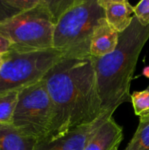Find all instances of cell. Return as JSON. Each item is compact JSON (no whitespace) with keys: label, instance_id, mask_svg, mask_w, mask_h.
Returning <instances> with one entry per match:
<instances>
[{"label":"cell","instance_id":"1","mask_svg":"<svg viewBox=\"0 0 149 150\" xmlns=\"http://www.w3.org/2000/svg\"><path fill=\"white\" fill-rule=\"evenodd\" d=\"M42 80L53 104L51 128L43 141L61 137L80 126L93 122L105 113L90 54L65 56L48 70Z\"/></svg>","mask_w":149,"mask_h":150},{"label":"cell","instance_id":"2","mask_svg":"<svg viewBox=\"0 0 149 150\" xmlns=\"http://www.w3.org/2000/svg\"><path fill=\"white\" fill-rule=\"evenodd\" d=\"M148 39L149 26H143L134 16L130 26L119 34L118 45L112 53L91 57L105 112L113 114L121 104L131 102V82L139 56Z\"/></svg>","mask_w":149,"mask_h":150},{"label":"cell","instance_id":"3","mask_svg":"<svg viewBox=\"0 0 149 150\" xmlns=\"http://www.w3.org/2000/svg\"><path fill=\"white\" fill-rule=\"evenodd\" d=\"M104 18L98 0H74L56 22L53 48L66 56L89 55L92 34Z\"/></svg>","mask_w":149,"mask_h":150},{"label":"cell","instance_id":"4","mask_svg":"<svg viewBox=\"0 0 149 150\" xmlns=\"http://www.w3.org/2000/svg\"><path fill=\"white\" fill-rule=\"evenodd\" d=\"M55 22L45 0L0 23V34L12 49L23 51L53 48Z\"/></svg>","mask_w":149,"mask_h":150},{"label":"cell","instance_id":"5","mask_svg":"<svg viewBox=\"0 0 149 150\" xmlns=\"http://www.w3.org/2000/svg\"><path fill=\"white\" fill-rule=\"evenodd\" d=\"M65 56V53L54 48L32 51L11 48L5 53L0 67V93L21 89L42 80Z\"/></svg>","mask_w":149,"mask_h":150},{"label":"cell","instance_id":"6","mask_svg":"<svg viewBox=\"0 0 149 150\" xmlns=\"http://www.w3.org/2000/svg\"><path fill=\"white\" fill-rule=\"evenodd\" d=\"M53 120V104L43 80L20 89L12 125L38 142L47 138Z\"/></svg>","mask_w":149,"mask_h":150},{"label":"cell","instance_id":"7","mask_svg":"<svg viewBox=\"0 0 149 150\" xmlns=\"http://www.w3.org/2000/svg\"><path fill=\"white\" fill-rule=\"evenodd\" d=\"M110 116L112 113L105 112L93 122L80 126L61 137L37 142L34 150H84L89 139Z\"/></svg>","mask_w":149,"mask_h":150},{"label":"cell","instance_id":"8","mask_svg":"<svg viewBox=\"0 0 149 150\" xmlns=\"http://www.w3.org/2000/svg\"><path fill=\"white\" fill-rule=\"evenodd\" d=\"M123 139V127L110 116L89 139L84 150H112L118 147Z\"/></svg>","mask_w":149,"mask_h":150},{"label":"cell","instance_id":"9","mask_svg":"<svg viewBox=\"0 0 149 150\" xmlns=\"http://www.w3.org/2000/svg\"><path fill=\"white\" fill-rule=\"evenodd\" d=\"M107 23L118 33H122L134 18L133 6L127 0H98Z\"/></svg>","mask_w":149,"mask_h":150},{"label":"cell","instance_id":"10","mask_svg":"<svg viewBox=\"0 0 149 150\" xmlns=\"http://www.w3.org/2000/svg\"><path fill=\"white\" fill-rule=\"evenodd\" d=\"M119 33L112 29L105 18L100 21L91 35L89 53L91 57H100L112 53L118 42Z\"/></svg>","mask_w":149,"mask_h":150},{"label":"cell","instance_id":"11","mask_svg":"<svg viewBox=\"0 0 149 150\" xmlns=\"http://www.w3.org/2000/svg\"><path fill=\"white\" fill-rule=\"evenodd\" d=\"M37 142L12 124L0 125V150H34Z\"/></svg>","mask_w":149,"mask_h":150},{"label":"cell","instance_id":"12","mask_svg":"<svg viewBox=\"0 0 149 150\" xmlns=\"http://www.w3.org/2000/svg\"><path fill=\"white\" fill-rule=\"evenodd\" d=\"M20 89L0 93V125L12 124Z\"/></svg>","mask_w":149,"mask_h":150},{"label":"cell","instance_id":"13","mask_svg":"<svg viewBox=\"0 0 149 150\" xmlns=\"http://www.w3.org/2000/svg\"><path fill=\"white\" fill-rule=\"evenodd\" d=\"M124 150H149V117L140 118L138 127Z\"/></svg>","mask_w":149,"mask_h":150},{"label":"cell","instance_id":"14","mask_svg":"<svg viewBox=\"0 0 149 150\" xmlns=\"http://www.w3.org/2000/svg\"><path fill=\"white\" fill-rule=\"evenodd\" d=\"M131 103H132L134 114L140 118L149 117V92L136 91L131 94Z\"/></svg>","mask_w":149,"mask_h":150},{"label":"cell","instance_id":"15","mask_svg":"<svg viewBox=\"0 0 149 150\" xmlns=\"http://www.w3.org/2000/svg\"><path fill=\"white\" fill-rule=\"evenodd\" d=\"M74 0H45L55 23L61 14L74 2Z\"/></svg>","mask_w":149,"mask_h":150},{"label":"cell","instance_id":"16","mask_svg":"<svg viewBox=\"0 0 149 150\" xmlns=\"http://www.w3.org/2000/svg\"><path fill=\"white\" fill-rule=\"evenodd\" d=\"M22 11L15 0H0V23Z\"/></svg>","mask_w":149,"mask_h":150},{"label":"cell","instance_id":"17","mask_svg":"<svg viewBox=\"0 0 149 150\" xmlns=\"http://www.w3.org/2000/svg\"><path fill=\"white\" fill-rule=\"evenodd\" d=\"M134 16L143 26H149V0H142L133 7Z\"/></svg>","mask_w":149,"mask_h":150},{"label":"cell","instance_id":"18","mask_svg":"<svg viewBox=\"0 0 149 150\" xmlns=\"http://www.w3.org/2000/svg\"><path fill=\"white\" fill-rule=\"evenodd\" d=\"M12 44L9 40L0 34V54H5L11 49Z\"/></svg>","mask_w":149,"mask_h":150},{"label":"cell","instance_id":"19","mask_svg":"<svg viewBox=\"0 0 149 150\" xmlns=\"http://www.w3.org/2000/svg\"><path fill=\"white\" fill-rule=\"evenodd\" d=\"M143 75L145 76V77L149 79V66L145 67L144 69H143Z\"/></svg>","mask_w":149,"mask_h":150},{"label":"cell","instance_id":"20","mask_svg":"<svg viewBox=\"0 0 149 150\" xmlns=\"http://www.w3.org/2000/svg\"><path fill=\"white\" fill-rule=\"evenodd\" d=\"M4 55H5V54H0V67H1L3 62H4Z\"/></svg>","mask_w":149,"mask_h":150},{"label":"cell","instance_id":"21","mask_svg":"<svg viewBox=\"0 0 149 150\" xmlns=\"http://www.w3.org/2000/svg\"><path fill=\"white\" fill-rule=\"evenodd\" d=\"M112 150H118V147H115L114 149H112Z\"/></svg>","mask_w":149,"mask_h":150},{"label":"cell","instance_id":"22","mask_svg":"<svg viewBox=\"0 0 149 150\" xmlns=\"http://www.w3.org/2000/svg\"><path fill=\"white\" fill-rule=\"evenodd\" d=\"M147 89V90H148V92H149V86H148V87H147V89Z\"/></svg>","mask_w":149,"mask_h":150}]
</instances>
